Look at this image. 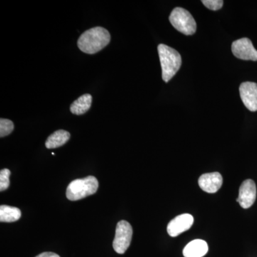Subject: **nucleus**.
Instances as JSON below:
<instances>
[{
	"label": "nucleus",
	"mask_w": 257,
	"mask_h": 257,
	"mask_svg": "<svg viewBox=\"0 0 257 257\" xmlns=\"http://www.w3.org/2000/svg\"><path fill=\"white\" fill-rule=\"evenodd\" d=\"M110 40V34L106 29L96 27L84 32L79 37L77 45L82 52L93 55L107 46Z\"/></svg>",
	"instance_id": "nucleus-1"
},
{
	"label": "nucleus",
	"mask_w": 257,
	"mask_h": 257,
	"mask_svg": "<svg viewBox=\"0 0 257 257\" xmlns=\"http://www.w3.org/2000/svg\"><path fill=\"white\" fill-rule=\"evenodd\" d=\"M157 49L162 67V79L165 82H168L180 69L182 57L175 49L163 44H160Z\"/></svg>",
	"instance_id": "nucleus-2"
},
{
	"label": "nucleus",
	"mask_w": 257,
	"mask_h": 257,
	"mask_svg": "<svg viewBox=\"0 0 257 257\" xmlns=\"http://www.w3.org/2000/svg\"><path fill=\"white\" fill-rule=\"evenodd\" d=\"M99 187L96 177L89 176L85 178L75 179L67 187L66 196L70 201H77L95 194Z\"/></svg>",
	"instance_id": "nucleus-3"
},
{
	"label": "nucleus",
	"mask_w": 257,
	"mask_h": 257,
	"mask_svg": "<svg viewBox=\"0 0 257 257\" xmlns=\"http://www.w3.org/2000/svg\"><path fill=\"white\" fill-rule=\"evenodd\" d=\"M169 19L172 26L181 33L185 35H192L195 33L197 23L189 12L184 8H175Z\"/></svg>",
	"instance_id": "nucleus-4"
},
{
	"label": "nucleus",
	"mask_w": 257,
	"mask_h": 257,
	"mask_svg": "<svg viewBox=\"0 0 257 257\" xmlns=\"http://www.w3.org/2000/svg\"><path fill=\"white\" fill-rule=\"evenodd\" d=\"M133 230L128 221L121 220L116 225V233L113 241V248L116 253L123 254L131 243Z\"/></svg>",
	"instance_id": "nucleus-5"
},
{
	"label": "nucleus",
	"mask_w": 257,
	"mask_h": 257,
	"mask_svg": "<svg viewBox=\"0 0 257 257\" xmlns=\"http://www.w3.org/2000/svg\"><path fill=\"white\" fill-rule=\"evenodd\" d=\"M231 51L235 57L240 60L257 61V50L251 40L246 37L233 42Z\"/></svg>",
	"instance_id": "nucleus-6"
},
{
	"label": "nucleus",
	"mask_w": 257,
	"mask_h": 257,
	"mask_svg": "<svg viewBox=\"0 0 257 257\" xmlns=\"http://www.w3.org/2000/svg\"><path fill=\"white\" fill-rule=\"evenodd\" d=\"M256 187L255 182L251 179L243 181L239 188V197L236 202L243 209L251 207L256 200Z\"/></svg>",
	"instance_id": "nucleus-7"
},
{
	"label": "nucleus",
	"mask_w": 257,
	"mask_h": 257,
	"mask_svg": "<svg viewBox=\"0 0 257 257\" xmlns=\"http://www.w3.org/2000/svg\"><path fill=\"white\" fill-rule=\"evenodd\" d=\"M240 96L245 106L251 111H257V84L255 82L241 83Z\"/></svg>",
	"instance_id": "nucleus-8"
},
{
	"label": "nucleus",
	"mask_w": 257,
	"mask_h": 257,
	"mask_svg": "<svg viewBox=\"0 0 257 257\" xmlns=\"http://www.w3.org/2000/svg\"><path fill=\"white\" fill-rule=\"evenodd\" d=\"M194 224V217L189 214H183L176 216L167 226V232L172 237H176L179 234L187 231Z\"/></svg>",
	"instance_id": "nucleus-9"
},
{
	"label": "nucleus",
	"mask_w": 257,
	"mask_h": 257,
	"mask_svg": "<svg viewBox=\"0 0 257 257\" xmlns=\"http://www.w3.org/2000/svg\"><path fill=\"white\" fill-rule=\"evenodd\" d=\"M222 176L219 172L204 174L199 177V185L205 192L216 193L222 186Z\"/></svg>",
	"instance_id": "nucleus-10"
},
{
	"label": "nucleus",
	"mask_w": 257,
	"mask_h": 257,
	"mask_svg": "<svg viewBox=\"0 0 257 257\" xmlns=\"http://www.w3.org/2000/svg\"><path fill=\"white\" fill-rule=\"evenodd\" d=\"M208 245L205 241L202 239H195L189 242L184 247V257H202L208 252Z\"/></svg>",
	"instance_id": "nucleus-11"
},
{
	"label": "nucleus",
	"mask_w": 257,
	"mask_h": 257,
	"mask_svg": "<svg viewBox=\"0 0 257 257\" xmlns=\"http://www.w3.org/2000/svg\"><path fill=\"white\" fill-rule=\"evenodd\" d=\"M92 96L91 94H83L77 100L74 101L70 106V111L72 114L81 115L87 112L92 105Z\"/></svg>",
	"instance_id": "nucleus-12"
},
{
	"label": "nucleus",
	"mask_w": 257,
	"mask_h": 257,
	"mask_svg": "<svg viewBox=\"0 0 257 257\" xmlns=\"http://www.w3.org/2000/svg\"><path fill=\"white\" fill-rule=\"evenodd\" d=\"M70 138V134L65 130H60L52 134L47 138L45 146L47 149H55L63 146Z\"/></svg>",
	"instance_id": "nucleus-13"
},
{
	"label": "nucleus",
	"mask_w": 257,
	"mask_h": 257,
	"mask_svg": "<svg viewBox=\"0 0 257 257\" xmlns=\"http://www.w3.org/2000/svg\"><path fill=\"white\" fill-rule=\"evenodd\" d=\"M21 211L18 208L8 205L0 207V221L1 222H14L21 217Z\"/></svg>",
	"instance_id": "nucleus-14"
},
{
	"label": "nucleus",
	"mask_w": 257,
	"mask_h": 257,
	"mask_svg": "<svg viewBox=\"0 0 257 257\" xmlns=\"http://www.w3.org/2000/svg\"><path fill=\"white\" fill-rule=\"evenodd\" d=\"M14 123L10 119H0V137L5 138L13 133L14 130Z\"/></svg>",
	"instance_id": "nucleus-15"
},
{
	"label": "nucleus",
	"mask_w": 257,
	"mask_h": 257,
	"mask_svg": "<svg viewBox=\"0 0 257 257\" xmlns=\"http://www.w3.org/2000/svg\"><path fill=\"white\" fill-rule=\"evenodd\" d=\"M10 175L11 172L8 169H3L0 171V191L1 192L9 188Z\"/></svg>",
	"instance_id": "nucleus-16"
},
{
	"label": "nucleus",
	"mask_w": 257,
	"mask_h": 257,
	"mask_svg": "<svg viewBox=\"0 0 257 257\" xmlns=\"http://www.w3.org/2000/svg\"><path fill=\"white\" fill-rule=\"evenodd\" d=\"M202 3L206 8L213 11L220 10L224 4L222 0H202Z\"/></svg>",
	"instance_id": "nucleus-17"
},
{
	"label": "nucleus",
	"mask_w": 257,
	"mask_h": 257,
	"mask_svg": "<svg viewBox=\"0 0 257 257\" xmlns=\"http://www.w3.org/2000/svg\"><path fill=\"white\" fill-rule=\"evenodd\" d=\"M36 257H60L59 255H57V253H52V252H44L40 253V255L37 256Z\"/></svg>",
	"instance_id": "nucleus-18"
}]
</instances>
